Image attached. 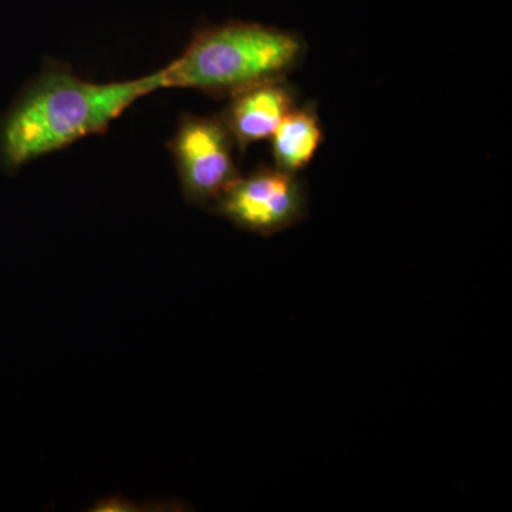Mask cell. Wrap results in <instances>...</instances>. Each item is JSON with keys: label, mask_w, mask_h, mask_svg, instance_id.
Masks as SVG:
<instances>
[{"label": "cell", "mask_w": 512, "mask_h": 512, "mask_svg": "<svg viewBox=\"0 0 512 512\" xmlns=\"http://www.w3.org/2000/svg\"><path fill=\"white\" fill-rule=\"evenodd\" d=\"M271 140L275 167L293 174L308 167L325 140L315 107H293Z\"/></svg>", "instance_id": "6"}, {"label": "cell", "mask_w": 512, "mask_h": 512, "mask_svg": "<svg viewBox=\"0 0 512 512\" xmlns=\"http://www.w3.org/2000/svg\"><path fill=\"white\" fill-rule=\"evenodd\" d=\"M210 210L239 229L271 237L305 218L308 198L298 174L262 167L239 175Z\"/></svg>", "instance_id": "3"}, {"label": "cell", "mask_w": 512, "mask_h": 512, "mask_svg": "<svg viewBox=\"0 0 512 512\" xmlns=\"http://www.w3.org/2000/svg\"><path fill=\"white\" fill-rule=\"evenodd\" d=\"M234 138L221 117L184 116L170 151L190 204L211 208L239 177Z\"/></svg>", "instance_id": "4"}, {"label": "cell", "mask_w": 512, "mask_h": 512, "mask_svg": "<svg viewBox=\"0 0 512 512\" xmlns=\"http://www.w3.org/2000/svg\"><path fill=\"white\" fill-rule=\"evenodd\" d=\"M161 89L163 70L94 83L60 64L47 67L0 117V171L16 174L37 158L104 133L134 103Z\"/></svg>", "instance_id": "1"}, {"label": "cell", "mask_w": 512, "mask_h": 512, "mask_svg": "<svg viewBox=\"0 0 512 512\" xmlns=\"http://www.w3.org/2000/svg\"><path fill=\"white\" fill-rule=\"evenodd\" d=\"M296 106V92L285 80L258 84L231 96L221 120L244 153L251 144L271 138L289 111Z\"/></svg>", "instance_id": "5"}, {"label": "cell", "mask_w": 512, "mask_h": 512, "mask_svg": "<svg viewBox=\"0 0 512 512\" xmlns=\"http://www.w3.org/2000/svg\"><path fill=\"white\" fill-rule=\"evenodd\" d=\"M306 43L298 33L229 22L198 30L183 55L164 67V89L234 96L258 84L285 80L298 69Z\"/></svg>", "instance_id": "2"}]
</instances>
